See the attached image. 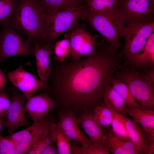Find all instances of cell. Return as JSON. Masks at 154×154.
Instances as JSON below:
<instances>
[{
    "mask_svg": "<svg viewBox=\"0 0 154 154\" xmlns=\"http://www.w3.org/2000/svg\"><path fill=\"white\" fill-rule=\"evenodd\" d=\"M44 12L60 9L80 3L76 0H38Z\"/></svg>",
    "mask_w": 154,
    "mask_h": 154,
    "instance_id": "29",
    "label": "cell"
},
{
    "mask_svg": "<svg viewBox=\"0 0 154 154\" xmlns=\"http://www.w3.org/2000/svg\"><path fill=\"white\" fill-rule=\"evenodd\" d=\"M54 141L56 144L59 154H71V139L66 134L59 122L52 123L51 126Z\"/></svg>",
    "mask_w": 154,
    "mask_h": 154,
    "instance_id": "20",
    "label": "cell"
},
{
    "mask_svg": "<svg viewBox=\"0 0 154 154\" xmlns=\"http://www.w3.org/2000/svg\"><path fill=\"white\" fill-rule=\"evenodd\" d=\"M12 97L4 90L0 92V119L6 116L11 101Z\"/></svg>",
    "mask_w": 154,
    "mask_h": 154,
    "instance_id": "33",
    "label": "cell"
},
{
    "mask_svg": "<svg viewBox=\"0 0 154 154\" xmlns=\"http://www.w3.org/2000/svg\"><path fill=\"white\" fill-rule=\"evenodd\" d=\"M118 0H86L87 10L92 12L105 11L113 9Z\"/></svg>",
    "mask_w": 154,
    "mask_h": 154,
    "instance_id": "28",
    "label": "cell"
},
{
    "mask_svg": "<svg viewBox=\"0 0 154 154\" xmlns=\"http://www.w3.org/2000/svg\"><path fill=\"white\" fill-rule=\"evenodd\" d=\"M150 0L154 4V0Z\"/></svg>",
    "mask_w": 154,
    "mask_h": 154,
    "instance_id": "39",
    "label": "cell"
},
{
    "mask_svg": "<svg viewBox=\"0 0 154 154\" xmlns=\"http://www.w3.org/2000/svg\"><path fill=\"white\" fill-rule=\"evenodd\" d=\"M0 92L4 90L6 78L0 68Z\"/></svg>",
    "mask_w": 154,
    "mask_h": 154,
    "instance_id": "36",
    "label": "cell"
},
{
    "mask_svg": "<svg viewBox=\"0 0 154 154\" xmlns=\"http://www.w3.org/2000/svg\"><path fill=\"white\" fill-rule=\"evenodd\" d=\"M7 74L9 81L27 99L41 88L40 81L24 70L21 66L13 71L8 72Z\"/></svg>",
    "mask_w": 154,
    "mask_h": 154,
    "instance_id": "13",
    "label": "cell"
},
{
    "mask_svg": "<svg viewBox=\"0 0 154 154\" xmlns=\"http://www.w3.org/2000/svg\"><path fill=\"white\" fill-rule=\"evenodd\" d=\"M3 126V118L0 119V136L1 135V131L2 127Z\"/></svg>",
    "mask_w": 154,
    "mask_h": 154,
    "instance_id": "37",
    "label": "cell"
},
{
    "mask_svg": "<svg viewBox=\"0 0 154 154\" xmlns=\"http://www.w3.org/2000/svg\"><path fill=\"white\" fill-rule=\"evenodd\" d=\"M126 114L140 124L143 129L154 140V111L126 107Z\"/></svg>",
    "mask_w": 154,
    "mask_h": 154,
    "instance_id": "18",
    "label": "cell"
},
{
    "mask_svg": "<svg viewBox=\"0 0 154 154\" xmlns=\"http://www.w3.org/2000/svg\"><path fill=\"white\" fill-rule=\"evenodd\" d=\"M122 57L117 50L108 45L67 69L58 92L67 111L80 115L94 112L111 85Z\"/></svg>",
    "mask_w": 154,
    "mask_h": 154,
    "instance_id": "1",
    "label": "cell"
},
{
    "mask_svg": "<svg viewBox=\"0 0 154 154\" xmlns=\"http://www.w3.org/2000/svg\"><path fill=\"white\" fill-rule=\"evenodd\" d=\"M24 106L26 112L34 121L44 118L56 104L48 94H43L28 98Z\"/></svg>",
    "mask_w": 154,
    "mask_h": 154,
    "instance_id": "15",
    "label": "cell"
},
{
    "mask_svg": "<svg viewBox=\"0 0 154 154\" xmlns=\"http://www.w3.org/2000/svg\"><path fill=\"white\" fill-rule=\"evenodd\" d=\"M47 114L41 119L33 121L32 124L25 129L9 134L16 145L18 154H27L55 122L52 117Z\"/></svg>",
    "mask_w": 154,
    "mask_h": 154,
    "instance_id": "8",
    "label": "cell"
},
{
    "mask_svg": "<svg viewBox=\"0 0 154 154\" xmlns=\"http://www.w3.org/2000/svg\"><path fill=\"white\" fill-rule=\"evenodd\" d=\"M11 91V102L6 116L3 118V126L7 129L9 134L13 133L19 128L30 125L25 116L24 105L27 98L22 92L18 91L15 86L12 87Z\"/></svg>",
    "mask_w": 154,
    "mask_h": 154,
    "instance_id": "10",
    "label": "cell"
},
{
    "mask_svg": "<svg viewBox=\"0 0 154 154\" xmlns=\"http://www.w3.org/2000/svg\"><path fill=\"white\" fill-rule=\"evenodd\" d=\"M103 128L105 136L104 144L109 151L113 154H127L123 148L125 141L115 135L111 129Z\"/></svg>",
    "mask_w": 154,
    "mask_h": 154,
    "instance_id": "23",
    "label": "cell"
},
{
    "mask_svg": "<svg viewBox=\"0 0 154 154\" xmlns=\"http://www.w3.org/2000/svg\"><path fill=\"white\" fill-rule=\"evenodd\" d=\"M58 149L54 141L51 142L46 148L42 154H57Z\"/></svg>",
    "mask_w": 154,
    "mask_h": 154,
    "instance_id": "35",
    "label": "cell"
},
{
    "mask_svg": "<svg viewBox=\"0 0 154 154\" xmlns=\"http://www.w3.org/2000/svg\"><path fill=\"white\" fill-rule=\"evenodd\" d=\"M103 102L109 105L117 113L123 115L126 114V107L123 100L111 85L104 94Z\"/></svg>",
    "mask_w": 154,
    "mask_h": 154,
    "instance_id": "22",
    "label": "cell"
},
{
    "mask_svg": "<svg viewBox=\"0 0 154 154\" xmlns=\"http://www.w3.org/2000/svg\"><path fill=\"white\" fill-rule=\"evenodd\" d=\"M123 148L127 154H140L132 142L129 140L125 141Z\"/></svg>",
    "mask_w": 154,
    "mask_h": 154,
    "instance_id": "34",
    "label": "cell"
},
{
    "mask_svg": "<svg viewBox=\"0 0 154 154\" xmlns=\"http://www.w3.org/2000/svg\"><path fill=\"white\" fill-rule=\"evenodd\" d=\"M9 25L26 34L33 47L46 41L44 11L38 0H19Z\"/></svg>",
    "mask_w": 154,
    "mask_h": 154,
    "instance_id": "2",
    "label": "cell"
},
{
    "mask_svg": "<svg viewBox=\"0 0 154 154\" xmlns=\"http://www.w3.org/2000/svg\"><path fill=\"white\" fill-rule=\"evenodd\" d=\"M53 141V135L50 126L46 130L42 138L28 151L27 154H42L47 146L51 142Z\"/></svg>",
    "mask_w": 154,
    "mask_h": 154,
    "instance_id": "30",
    "label": "cell"
},
{
    "mask_svg": "<svg viewBox=\"0 0 154 154\" xmlns=\"http://www.w3.org/2000/svg\"><path fill=\"white\" fill-rule=\"evenodd\" d=\"M77 121L94 145L104 143L105 136L104 129L96 120L93 112H82L77 118Z\"/></svg>",
    "mask_w": 154,
    "mask_h": 154,
    "instance_id": "16",
    "label": "cell"
},
{
    "mask_svg": "<svg viewBox=\"0 0 154 154\" xmlns=\"http://www.w3.org/2000/svg\"><path fill=\"white\" fill-rule=\"evenodd\" d=\"M141 54L132 57L129 61L133 66L137 68L148 67L154 64V32L148 39Z\"/></svg>",
    "mask_w": 154,
    "mask_h": 154,
    "instance_id": "19",
    "label": "cell"
},
{
    "mask_svg": "<svg viewBox=\"0 0 154 154\" xmlns=\"http://www.w3.org/2000/svg\"><path fill=\"white\" fill-rule=\"evenodd\" d=\"M127 25L154 21V4L150 0H124L115 7Z\"/></svg>",
    "mask_w": 154,
    "mask_h": 154,
    "instance_id": "9",
    "label": "cell"
},
{
    "mask_svg": "<svg viewBox=\"0 0 154 154\" xmlns=\"http://www.w3.org/2000/svg\"><path fill=\"white\" fill-rule=\"evenodd\" d=\"M0 154H18L15 142L9 135L0 136Z\"/></svg>",
    "mask_w": 154,
    "mask_h": 154,
    "instance_id": "32",
    "label": "cell"
},
{
    "mask_svg": "<svg viewBox=\"0 0 154 154\" xmlns=\"http://www.w3.org/2000/svg\"><path fill=\"white\" fill-rule=\"evenodd\" d=\"M71 153L72 154H109L104 143L97 144L86 147L71 144Z\"/></svg>",
    "mask_w": 154,
    "mask_h": 154,
    "instance_id": "27",
    "label": "cell"
},
{
    "mask_svg": "<svg viewBox=\"0 0 154 154\" xmlns=\"http://www.w3.org/2000/svg\"><path fill=\"white\" fill-rule=\"evenodd\" d=\"M70 40V53L75 59L89 56L96 51L93 37L90 33L78 27L71 32Z\"/></svg>",
    "mask_w": 154,
    "mask_h": 154,
    "instance_id": "12",
    "label": "cell"
},
{
    "mask_svg": "<svg viewBox=\"0 0 154 154\" xmlns=\"http://www.w3.org/2000/svg\"><path fill=\"white\" fill-rule=\"evenodd\" d=\"M33 47L41 87L45 89L47 86V81L51 72L50 64V55L51 53V45L48 43L42 45L36 44Z\"/></svg>",
    "mask_w": 154,
    "mask_h": 154,
    "instance_id": "17",
    "label": "cell"
},
{
    "mask_svg": "<svg viewBox=\"0 0 154 154\" xmlns=\"http://www.w3.org/2000/svg\"><path fill=\"white\" fill-rule=\"evenodd\" d=\"M84 19L113 48L118 50L122 47L119 39L122 37L125 23L115 7L98 12H90L86 9Z\"/></svg>",
    "mask_w": 154,
    "mask_h": 154,
    "instance_id": "5",
    "label": "cell"
},
{
    "mask_svg": "<svg viewBox=\"0 0 154 154\" xmlns=\"http://www.w3.org/2000/svg\"><path fill=\"white\" fill-rule=\"evenodd\" d=\"M2 25L0 33V64L3 60L9 57L34 55L33 46L27 39H24L9 23Z\"/></svg>",
    "mask_w": 154,
    "mask_h": 154,
    "instance_id": "7",
    "label": "cell"
},
{
    "mask_svg": "<svg viewBox=\"0 0 154 154\" xmlns=\"http://www.w3.org/2000/svg\"><path fill=\"white\" fill-rule=\"evenodd\" d=\"M86 11L80 3L53 11L44 12L46 40L50 45L63 33L78 26Z\"/></svg>",
    "mask_w": 154,
    "mask_h": 154,
    "instance_id": "4",
    "label": "cell"
},
{
    "mask_svg": "<svg viewBox=\"0 0 154 154\" xmlns=\"http://www.w3.org/2000/svg\"><path fill=\"white\" fill-rule=\"evenodd\" d=\"M58 119L62 128L71 139L80 143L83 147L94 145L79 127L77 118L74 114L69 111L61 112L59 114Z\"/></svg>",
    "mask_w": 154,
    "mask_h": 154,
    "instance_id": "14",
    "label": "cell"
},
{
    "mask_svg": "<svg viewBox=\"0 0 154 154\" xmlns=\"http://www.w3.org/2000/svg\"><path fill=\"white\" fill-rule=\"evenodd\" d=\"M100 104L108 108L112 113L111 125L113 132L119 139L124 141L129 140L127 131L123 121L118 116L116 111L109 105L102 102Z\"/></svg>",
    "mask_w": 154,
    "mask_h": 154,
    "instance_id": "24",
    "label": "cell"
},
{
    "mask_svg": "<svg viewBox=\"0 0 154 154\" xmlns=\"http://www.w3.org/2000/svg\"><path fill=\"white\" fill-rule=\"evenodd\" d=\"M95 117L102 128H109L112 117L111 110L108 107L100 104L97 106L94 110Z\"/></svg>",
    "mask_w": 154,
    "mask_h": 154,
    "instance_id": "26",
    "label": "cell"
},
{
    "mask_svg": "<svg viewBox=\"0 0 154 154\" xmlns=\"http://www.w3.org/2000/svg\"><path fill=\"white\" fill-rule=\"evenodd\" d=\"M116 78L125 84L144 109L154 110V72L143 75L134 68L119 66Z\"/></svg>",
    "mask_w": 154,
    "mask_h": 154,
    "instance_id": "3",
    "label": "cell"
},
{
    "mask_svg": "<svg viewBox=\"0 0 154 154\" xmlns=\"http://www.w3.org/2000/svg\"><path fill=\"white\" fill-rule=\"evenodd\" d=\"M110 82L113 88L123 100L126 107L144 109L136 101L125 84L113 77L111 78Z\"/></svg>",
    "mask_w": 154,
    "mask_h": 154,
    "instance_id": "21",
    "label": "cell"
},
{
    "mask_svg": "<svg viewBox=\"0 0 154 154\" xmlns=\"http://www.w3.org/2000/svg\"><path fill=\"white\" fill-rule=\"evenodd\" d=\"M116 113L125 125L129 140L132 142L139 154H153L154 140L133 119Z\"/></svg>",
    "mask_w": 154,
    "mask_h": 154,
    "instance_id": "11",
    "label": "cell"
},
{
    "mask_svg": "<svg viewBox=\"0 0 154 154\" xmlns=\"http://www.w3.org/2000/svg\"><path fill=\"white\" fill-rule=\"evenodd\" d=\"M77 0V1H79V2H80L82 1H86V0Z\"/></svg>",
    "mask_w": 154,
    "mask_h": 154,
    "instance_id": "38",
    "label": "cell"
},
{
    "mask_svg": "<svg viewBox=\"0 0 154 154\" xmlns=\"http://www.w3.org/2000/svg\"><path fill=\"white\" fill-rule=\"evenodd\" d=\"M154 32V21L127 25L122 37L125 42L121 52L127 62L133 56L143 51L147 42Z\"/></svg>",
    "mask_w": 154,
    "mask_h": 154,
    "instance_id": "6",
    "label": "cell"
},
{
    "mask_svg": "<svg viewBox=\"0 0 154 154\" xmlns=\"http://www.w3.org/2000/svg\"><path fill=\"white\" fill-rule=\"evenodd\" d=\"M19 0H0V24L9 23Z\"/></svg>",
    "mask_w": 154,
    "mask_h": 154,
    "instance_id": "25",
    "label": "cell"
},
{
    "mask_svg": "<svg viewBox=\"0 0 154 154\" xmlns=\"http://www.w3.org/2000/svg\"><path fill=\"white\" fill-rule=\"evenodd\" d=\"M70 52V39L65 38L56 42L54 47V52L58 60L63 61Z\"/></svg>",
    "mask_w": 154,
    "mask_h": 154,
    "instance_id": "31",
    "label": "cell"
}]
</instances>
